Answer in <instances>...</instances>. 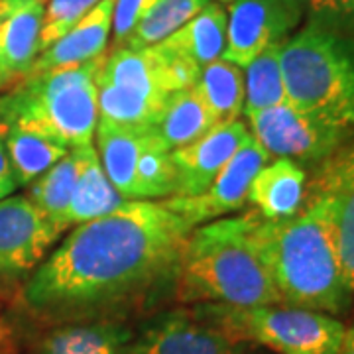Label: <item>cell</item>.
Returning <instances> with one entry per match:
<instances>
[{
    "instance_id": "37",
    "label": "cell",
    "mask_w": 354,
    "mask_h": 354,
    "mask_svg": "<svg viewBox=\"0 0 354 354\" xmlns=\"http://www.w3.org/2000/svg\"><path fill=\"white\" fill-rule=\"evenodd\" d=\"M215 2H234V0H215Z\"/></svg>"
},
{
    "instance_id": "10",
    "label": "cell",
    "mask_w": 354,
    "mask_h": 354,
    "mask_svg": "<svg viewBox=\"0 0 354 354\" xmlns=\"http://www.w3.org/2000/svg\"><path fill=\"white\" fill-rule=\"evenodd\" d=\"M59 230L26 195L0 201V288L30 278Z\"/></svg>"
},
{
    "instance_id": "7",
    "label": "cell",
    "mask_w": 354,
    "mask_h": 354,
    "mask_svg": "<svg viewBox=\"0 0 354 354\" xmlns=\"http://www.w3.org/2000/svg\"><path fill=\"white\" fill-rule=\"evenodd\" d=\"M193 313L236 344L250 341L278 354H339L344 337L339 319L288 305L203 304L193 307Z\"/></svg>"
},
{
    "instance_id": "11",
    "label": "cell",
    "mask_w": 354,
    "mask_h": 354,
    "mask_svg": "<svg viewBox=\"0 0 354 354\" xmlns=\"http://www.w3.org/2000/svg\"><path fill=\"white\" fill-rule=\"evenodd\" d=\"M270 156L254 140L252 134L242 142L236 153L230 158L209 189L191 197H167L162 205L171 213L179 215L187 225L195 228L197 225L209 223L213 218L225 216L232 211H239L248 199V189L256 174L268 164Z\"/></svg>"
},
{
    "instance_id": "17",
    "label": "cell",
    "mask_w": 354,
    "mask_h": 354,
    "mask_svg": "<svg viewBox=\"0 0 354 354\" xmlns=\"http://www.w3.org/2000/svg\"><path fill=\"white\" fill-rule=\"evenodd\" d=\"M95 134L99 144V160L114 189L127 201H136V167L152 128L118 127L99 118Z\"/></svg>"
},
{
    "instance_id": "20",
    "label": "cell",
    "mask_w": 354,
    "mask_h": 354,
    "mask_svg": "<svg viewBox=\"0 0 354 354\" xmlns=\"http://www.w3.org/2000/svg\"><path fill=\"white\" fill-rule=\"evenodd\" d=\"M227 10L218 2H209L201 12L160 41L165 50L203 69L223 57L227 46Z\"/></svg>"
},
{
    "instance_id": "5",
    "label": "cell",
    "mask_w": 354,
    "mask_h": 354,
    "mask_svg": "<svg viewBox=\"0 0 354 354\" xmlns=\"http://www.w3.org/2000/svg\"><path fill=\"white\" fill-rule=\"evenodd\" d=\"M201 69L156 44L114 48L95 75L99 118L118 127H152L171 93L195 87Z\"/></svg>"
},
{
    "instance_id": "32",
    "label": "cell",
    "mask_w": 354,
    "mask_h": 354,
    "mask_svg": "<svg viewBox=\"0 0 354 354\" xmlns=\"http://www.w3.org/2000/svg\"><path fill=\"white\" fill-rule=\"evenodd\" d=\"M158 0H114L113 36L114 48H120L140 20L152 10Z\"/></svg>"
},
{
    "instance_id": "12",
    "label": "cell",
    "mask_w": 354,
    "mask_h": 354,
    "mask_svg": "<svg viewBox=\"0 0 354 354\" xmlns=\"http://www.w3.org/2000/svg\"><path fill=\"white\" fill-rule=\"evenodd\" d=\"M120 354H236V342L201 321L193 309H177L148 319Z\"/></svg>"
},
{
    "instance_id": "31",
    "label": "cell",
    "mask_w": 354,
    "mask_h": 354,
    "mask_svg": "<svg viewBox=\"0 0 354 354\" xmlns=\"http://www.w3.org/2000/svg\"><path fill=\"white\" fill-rule=\"evenodd\" d=\"M309 22L354 44V0H301Z\"/></svg>"
},
{
    "instance_id": "18",
    "label": "cell",
    "mask_w": 354,
    "mask_h": 354,
    "mask_svg": "<svg viewBox=\"0 0 354 354\" xmlns=\"http://www.w3.org/2000/svg\"><path fill=\"white\" fill-rule=\"evenodd\" d=\"M134 329L127 321H85L53 325L30 354H120Z\"/></svg>"
},
{
    "instance_id": "28",
    "label": "cell",
    "mask_w": 354,
    "mask_h": 354,
    "mask_svg": "<svg viewBox=\"0 0 354 354\" xmlns=\"http://www.w3.org/2000/svg\"><path fill=\"white\" fill-rule=\"evenodd\" d=\"M354 183V134L342 144L337 152H333L315 165L311 181L305 187V201L329 197L337 191Z\"/></svg>"
},
{
    "instance_id": "19",
    "label": "cell",
    "mask_w": 354,
    "mask_h": 354,
    "mask_svg": "<svg viewBox=\"0 0 354 354\" xmlns=\"http://www.w3.org/2000/svg\"><path fill=\"white\" fill-rule=\"evenodd\" d=\"M73 150L79 156V174L73 197L65 215L67 228L109 215L127 203V199L114 189L111 179L104 174L93 142L77 146Z\"/></svg>"
},
{
    "instance_id": "14",
    "label": "cell",
    "mask_w": 354,
    "mask_h": 354,
    "mask_svg": "<svg viewBox=\"0 0 354 354\" xmlns=\"http://www.w3.org/2000/svg\"><path fill=\"white\" fill-rule=\"evenodd\" d=\"M113 6L114 0H101L93 6L67 34L39 53L30 73L88 64L102 57L113 32Z\"/></svg>"
},
{
    "instance_id": "22",
    "label": "cell",
    "mask_w": 354,
    "mask_h": 354,
    "mask_svg": "<svg viewBox=\"0 0 354 354\" xmlns=\"http://www.w3.org/2000/svg\"><path fill=\"white\" fill-rule=\"evenodd\" d=\"M6 156L18 185H30L67 156L69 148L36 128L10 124L0 128Z\"/></svg>"
},
{
    "instance_id": "27",
    "label": "cell",
    "mask_w": 354,
    "mask_h": 354,
    "mask_svg": "<svg viewBox=\"0 0 354 354\" xmlns=\"http://www.w3.org/2000/svg\"><path fill=\"white\" fill-rule=\"evenodd\" d=\"M174 195H177V169L171 152L152 130L136 167V201L167 199Z\"/></svg>"
},
{
    "instance_id": "34",
    "label": "cell",
    "mask_w": 354,
    "mask_h": 354,
    "mask_svg": "<svg viewBox=\"0 0 354 354\" xmlns=\"http://www.w3.org/2000/svg\"><path fill=\"white\" fill-rule=\"evenodd\" d=\"M339 354H354V323L351 325V329H344Z\"/></svg>"
},
{
    "instance_id": "30",
    "label": "cell",
    "mask_w": 354,
    "mask_h": 354,
    "mask_svg": "<svg viewBox=\"0 0 354 354\" xmlns=\"http://www.w3.org/2000/svg\"><path fill=\"white\" fill-rule=\"evenodd\" d=\"M101 0H48L39 36V53L67 34Z\"/></svg>"
},
{
    "instance_id": "6",
    "label": "cell",
    "mask_w": 354,
    "mask_h": 354,
    "mask_svg": "<svg viewBox=\"0 0 354 354\" xmlns=\"http://www.w3.org/2000/svg\"><path fill=\"white\" fill-rule=\"evenodd\" d=\"M279 65L293 106L333 124L354 128L353 41L307 22L281 44Z\"/></svg>"
},
{
    "instance_id": "36",
    "label": "cell",
    "mask_w": 354,
    "mask_h": 354,
    "mask_svg": "<svg viewBox=\"0 0 354 354\" xmlns=\"http://www.w3.org/2000/svg\"><path fill=\"white\" fill-rule=\"evenodd\" d=\"M4 88H8V83H6V79H4V75L0 73V93H2Z\"/></svg>"
},
{
    "instance_id": "26",
    "label": "cell",
    "mask_w": 354,
    "mask_h": 354,
    "mask_svg": "<svg viewBox=\"0 0 354 354\" xmlns=\"http://www.w3.org/2000/svg\"><path fill=\"white\" fill-rule=\"evenodd\" d=\"M281 46H272L254 57L244 69V114L258 113L281 102H288V93L283 85L281 65H279Z\"/></svg>"
},
{
    "instance_id": "8",
    "label": "cell",
    "mask_w": 354,
    "mask_h": 354,
    "mask_svg": "<svg viewBox=\"0 0 354 354\" xmlns=\"http://www.w3.org/2000/svg\"><path fill=\"white\" fill-rule=\"evenodd\" d=\"M246 118L250 134L270 158H288L297 164L319 165L354 134V128L333 124L293 106L290 101Z\"/></svg>"
},
{
    "instance_id": "1",
    "label": "cell",
    "mask_w": 354,
    "mask_h": 354,
    "mask_svg": "<svg viewBox=\"0 0 354 354\" xmlns=\"http://www.w3.org/2000/svg\"><path fill=\"white\" fill-rule=\"evenodd\" d=\"M193 227L164 205L127 201L77 225L26 281L22 301L46 325L124 321L169 288Z\"/></svg>"
},
{
    "instance_id": "13",
    "label": "cell",
    "mask_w": 354,
    "mask_h": 354,
    "mask_svg": "<svg viewBox=\"0 0 354 354\" xmlns=\"http://www.w3.org/2000/svg\"><path fill=\"white\" fill-rule=\"evenodd\" d=\"M248 134L250 130L241 120H225L199 140L171 150V162L177 169V197H191L209 189Z\"/></svg>"
},
{
    "instance_id": "3",
    "label": "cell",
    "mask_w": 354,
    "mask_h": 354,
    "mask_svg": "<svg viewBox=\"0 0 354 354\" xmlns=\"http://www.w3.org/2000/svg\"><path fill=\"white\" fill-rule=\"evenodd\" d=\"M254 221L256 215L221 218L191 230L177 266V301L279 305L278 291L252 241Z\"/></svg>"
},
{
    "instance_id": "2",
    "label": "cell",
    "mask_w": 354,
    "mask_h": 354,
    "mask_svg": "<svg viewBox=\"0 0 354 354\" xmlns=\"http://www.w3.org/2000/svg\"><path fill=\"white\" fill-rule=\"evenodd\" d=\"M252 241L270 272L279 305L341 315L353 304L337 228L323 201H305L290 218L256 215Z\"/></svg>"
},
{
    "instance_id": "29",
    "label": "cell",
    "mask_w": 354,
    "mask_h": 354,
    "mask_svg": "<svg viewBox=\"0 0 354 354\" xmlns=\"http://www.w3.org/2000/svg\"><path fill=\"white\" fill-rule=\"evenodd\" d=\"M311 201H323L333 213L344 278L348 283V290L354 295V183L329 197L311 199Z\"/></svg>"
},
{
    "instance_id": "23",
    "label": "cell",
    "mask_w": 354,
    "mask_h": 354,
    "mask_svg": "<svg viewBox=\"0 0 354 354\" xmlns=\"http://www.w3.org/2000/svg\"><path fill=\"white\" fill-rule=\"evenodd\" d=\"M77 174H79V156L71 148V152H67L65 158H62L36 181H32L26 193V197L38 207L41 215L59 232L67 230L65 215L73 197Z\"/></svg>"
},
{
    "instance_id": "9",
    "label": "cell",
    "mask_w": 354,
    "mask_h": 354,
    "mask_svg": "<svg viewBox=\"0 0 354 354\" xmlns=\"http://www.w3.org/2000/svg\"><path fill=\"white\" fill-rule=\"evenodd\" d=\"M223 59L246 67L272 46H281L301 24V0H234L228 8Z\"/></svg>"
},
{
    "instance_id": "4",
    "label": "cell",
    "mask_w": 354,
    "mask_h": 354,
    "mask_svg": "<svg viewBox=\"0 0 354 354\" xmlns=\"http://www.w3.org/2000/svg\"><path fill=\"white\" fill-rule=\"evenodd\" d=\"M101 59L30 73L0 95V128H36L67 148L91 144L97 122L95 75Z\"/></svg>"
},
{
    "instance_id": "21",
    "label": "cell",
    "mask_w": 354,
    "mask_h": 354,
    "mask_svg": "<svg viewBox=\"0 0 354 354\" xmlns=\"http://www.w3.org/2000/svg\"><path fill=\"white\" fill-rule=\"evenodd\" d=\"M218 124L197 88H181L167 97L162 113L152 124L153 134L171 152L205 136Z\"/></svg>"
},
{
    "instance_id": "24",
    "label": "cell",
    "mask_w": 354,
    "mask_h": 354,
    "mask_svg": "<svg viewBox=\"0 0 354 354\" xmlns=\"http://www.w3.org/2000/svg\"><path fill=\"white\" fill-rule=\"evenodd\" d=\"M195 88L218 122L239 120L244 114V69L239 65L223 57L205 65Z\"/></svg>"
},
{
    "instance_id": "15",
    "label": "cell",
    "mask_w": 354,
    "mask_h": 354,
    "mask_svg": "<svg viewBox=\"0 0 354 354\" xmlns=\"http://www.w3.org/2000/svg\"><path fill=\"white\" fill-rule=\"evenodd\" d=\"M46 0H24L0 24V73L8 87L30 75L39 55Z\"/></svg>"
},
{
    "instance_id": "33",
    "label": "cell",
    "mask_w": 354,
    "mask_h": 354,
    "mask_svg": "<svg viewBox=\"0 0 354 354\" xmlns=\"http://www.w3.org/2000/svg\"><path fill=\"white\" fill-rule=\"evenodd\" d=\"M18 187L16 179H14L12 167L8 162V156H6V148H4V142H2V134H0V201L10 197V193Z\"/></svg>"
},
{
    "instance_id": "35",
    "label": "cell",
    "mask_w": 354,
    "mask_h": 354,
    "mask_svg": "<svg viewBox=\"0 0 354 354\" xmlns=\"http://www.w3.org/2000/svg\"><path fill=\"white\" fill-rule=\"evenodd\" d=\"M22 2H24V0H0V24H2V20L12 12L18 4H22Z\"/></svg>"
},
{
    "instance_id": "16",
    "label": "cell",
    "mask_w": 354,
    "mask_h": 354,
    "mask_svg": "<svg viewBox=\"0 0 354 354\" xmlns=\"http://www.w3.org/2000/svg\"><path fill=\"white\" fill-rule=\"evenodd\" d=\"M305 187L307 174L301 164L278 158L256 174L248 189V201L266 221H281L304 207Z\"/></svg>"
},
{
    "instance_id": "25",
    "label": "cell",
    "mask_w": 354,
    "mask_h": 354,
    "mask_svg": "<svg viewBox=\"0 0 354 354\" xmlns=\"http://www.w3.org/2000/svg\"><path fill=\"white\" fill-rule=\"evenodd\" d=\"M209 2L211 0H158L120 48L144 50L164 41L195 14L201 12Z\"/></svg>"
}]
</instances>
